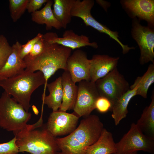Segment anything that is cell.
<instances>
[{
  "label": "cell",
  "instance_id": "8992f818",
  "mask_svg": "<svg viewBox=\"0 0 154 154\" xmlns=\"http://www.w3.org/2000/svg\"><path fill=\"white\" fill-rule=\"evenodd\" d=\"M94 3L93 0H75L71 11L72 16L80 18L86 26L91 27L100 33L108 35L120 45L123 54H126L131 50L134 49L133 47H129L122 43L118 38L117 32L111 31L94 18L91 12Z\"/></svg>",
  "mask_w": 154,
  "mask_h": 154
},
{
  "label": "cell",
  "instance_id": "4316f807",
  "mask_svg": "<svg viewBox=\"0 0 154 154\" xmlns=\"http://www.w3.org/2000/svg\"><path fill=\"white\" fill-rule=\"evenodd\" d=\"M15 136L6 143L0 144V154H17L19 149L16 143Z\"/></svg>",
  "mask_w": 154,
  "mask_h": 154
},
{
  "label": "cell",
  "instance_id": "2e32d148",
  "mask_svg": "<svg viewBox=\"0 0 154 154\" xmlns=\"http://www.w3.org/2000/svg\"><path fill=\"white\" fill-rule=\"evenodd\" d=\"M21 46L18 41L13 45L12 52L0 70V80L13 77L25 71L26 64L20 55Z\"/></svg>",
  "mask_w": 154,
  "mask_h": 154
},
{
  "label": "cell",
  "instance_id": "4dcf8cb0",
  "mask_svg": "<svg viewBox=\"0 0 154 154\" xmlns=\"http://www.w3.org/2000/svg\"><path fill=\"white\" fill-rule=\"evenodd\" d=\"M48 0H29L27 10L29 13H31L38 10Z\"/></svg>",
  "mask_w": 154,
  "mask_h": 154
},
{
  "label": "cell",
  "instance_id": "6da1fadb",
  "mask_svg": "<svg viewBox=\"0 0 154 154\" xmlns=\"http://www.w3.org/2000/svg\"><path fill=\"white\" fill-rule=\"evenodd\" d=\"M104 128L98 116L90 115L85 117L71 133L56 138L60 150L58 154H86V148L97 141Z\"/></svg>",
  "mask_w": 154,
  "mask_h": 154
},
{
  "label": "cell",
  "instance_id": "83f0119b",
  "mask_svg": "<svg viewBox=\"0 0 154 154\" xmlns=\"http://www.w3.org/2000/svg\"><path fill=\"white\" fill-rule=\"evenodd\" d=\"M44 47V40L42 37L36 43L31 52L24 58L25 62L33 60L40 54L43 52Z\"/></svg>",
  "mask_w": 154,
  "mask_h": 154
},
{
  "label": "cell",
  "instance_id": "5bb4252c",
  "mask_svg": "<svg viewBox=\"0 0 154 154\" xmlns=\"http://www.w3.org/2000/svg\"><path fill=\"white\" fill-rule=\"evenodd\" d=\"M67 71L76 83L85 80L90 81V59L84 51L77 49L71 54L67 62Z\"/></svg>",
  "mask_w": 154,
  "mask_h": 154
},
{
  "label": "cell",
  "instance_id": "1f68e13d",
  "mask_svg": "<svg viewBox=\"0 0 154 154\" xmlns=\"http://www.w3.org/2000/svg\"><path fill=\"white\" fill-rule=\"evenodd\" d=\"M112 154H138L137 151H135L131 153H120L118 152H116Z\"/></svg>",
  "mask_w": 154,
  "mask_h": 154
},
{
  "label": "cell",
  "instance_id": "4fadbf2b",
  "mask_svg": "<svg viewBox=\"0 0 154 154\" xmlns=\"http://www.w3.org/2000/svg\"><path fill=\"white\" fill-rule=\"evenodd\" d=\"M43 37L44 40L50 43H56L72 50L87 46L95 48L98 47L96 42H91L87 36L82 35H78L71 30L65 31L62 37H58L55 33L51 32L43 35Z\"/></svg>",
  "mask_w": 154,
  "mask_h": 154
},
{
  "label": "cell",
  "instance_id": "ba28073f",
  "mask_svg": "<svg viewBox=\"0 0 154 154\" xmlns=\"http://www.w3.org/2000/svg\"><path fill=\"white\" fill-rule=\"evenodd\" d=\"M95 83L100 96L108 99L112 105L129 89V83L117 68Z\"/></svg>",
  "mask_w": 154,
  "mask_h": 154
},
{
  "label": "cell",
  "instance_id": "d6986e66",
  "mask_svg": "<svg viewBox=\"0 0 154 154\" xmlns=\"http://www.w3.org/2000/svg\"><path fill=\"white\" fill-rule=\"evenodd\" d=\"M53 3V1L48 0L42 9L31 13L32 21L38 24H45L47 30L52 27L58 30L62 28L53 13L51 7Z\"/></svg>",
  "mask_w": 154,
  "mask_h": 154
},
{
  "label": "cell",
  "instance_id": "d4e9b609",
  "mask_svg": "<svg viewBox=\"0 0 154 154\" xmlns=\"http://www.w3.org/2000/svg\"><path fill=\"white\" fill-rule=\"evenodd\" d=\"M29 0H9L10 15L13 22L17 21L27 9Z\"/></svg>",
  "mask_w": 154,
  "mask_h": 154
},
{
  "label": "cell",
  "instance_id": "e0dca14e",
  "mask_svg": "<svg viewBox=\"0 0 154 154\" xmlns=\"http://www.w3.org/2000/svg\"><path fill=\"white\" fill-rule=\"evenodd\" d=\"M63 90V98L58 110L66 112L73 110L78 94V86L71 78L69 72L64 71L61 76Z\"/></svg>",
  "mask_w": 154,
  "mask_h": 154
},
{
  "label": "cell",
  "instance_id": "603a6c76",
  "mask_svg": "<svg viewBox=\"0 0 154 154\" xmlns=\"http://www.w3.org/2000/svg\"><path fill=\"white\" fill-rule=\"evenodd\" d=\"M75 0H54L53 14L62 28L66 29L71 21V11Z\"/></svg>",
  "mask_w": 154,
  "mask_h": 154
},
{
  "label": "cell",
  "instance_id": "7402d4cb",
  "mask_svg": "<svg viewBox=\"0 0 154 154\" xmlns=\"http://www.w3.org/2000/svg\"><path fill=\"white\" fill-rule=\"evenodd\" d=\"M151 97V102L143 110L141 117L136 123L142 132L154 139V93Z\"/></svg>",
  "mask_w": 154,
  "mask_h": 154
},
{
  "label": "cell",
  "instance_id": "44dd1931",
  "mask_svg": "<svg viewBox=\"0 0 154 154\" xmlns=\"http://www.w3.org/2000/svg\"><path fill=\"white\" fill-rule=\"evenodd\" d=\"M137 90L136 88L129 89L112 105L111 116L116 125L126 117L128 113V104L131 99L136 95Z\"/></svg>",
  "mask_w": 154,
  "mask_h": 154
},
{
  "label": "cell",
  "instance_id": "7c38bea8",
  "mask_svg": "<svg viewBox=\"0 0 154 154\" xmlns=\"http://www.w3.org/2000/svg\"><path fill=\"white\" fill-rule=\"evenodd\" d=\"M120 2L123 8L131 17L145 20L148 26L153 28V0H123Z\"/></svg>",
  "mask_w": 154,
  "mask_h": 154
},
{
  "label": "cell",
  "instance_id": "3957f363",
  "mask_svg": "<svg viewBox=\"0 0 154 154\" xmlns=\"http://www.w3.org/2000/svg\"><path fill=\"white\" fill-rule=\"evenodd\" d=\"M44 47L42 52L33 60L26 62L25 71L33 72H41L45 80L42 97L45 91L48 79L60 69L67 71V62L72 50L56 43H51L44 40Z\"/></svg>",
  "mask_w": 154,
  "mask_h": 154
},
{
  "label": "cell",
  "instance_id": "8fae6325",
  "mask_svg": "<svg viewBox=\"0 0 154 154\" xmlns=\"http://www.w3.org/2000/svg\"><path fill=\"white\" fill-rule=\"evenodd\" d=\"M79 117L73 113L58 111L52 112L46 124V127L55 137L68 135L77 127Z\"/></svg>",
  "mask_w": 154,
  "mask_h": 154
},
{
  "label": "cell",
  "instance_id": "ffe728a7",
  "mask_svg": "<svg viewBox=\"0 0 154 154\" xmlns=\"http://www.w3.org/2000/svg\"><path fill=\"white\" fill-rule=\"evenodd\" d=\"M46 87L49 94L42 98V104L47 105L52 110V112L57 111L61 105L63 98L61 77H58L50 83H47Z\"/></svg>",
  "mask_w": 154,
  "mask_h": 154
},
{
  "label": "cell",
  "instance_id": "f1b7e54d",
  "mask_svg": "<svg viewBox=\"0 0 154 154\" xmlns=\"http://www.w3.org/2000/svg\"><path fill=\"white\" fill-rule=\"evenodd\" d=\"M43 36V34L39 33L34 38L28 40L26 44L22 45L20 53V57L23 60L31 52L35 44Z\"/></svg>",
  "mask_w": 154,
  "mask_h": 154
},
{
  "label": "cell",
  "instance_id": "cb8c5ba5",
  "mask_svg": "<svg viewBox=\"0 0 154 154\" xmlns=\"http://www.w3.org/2000/svg\"><path fill=\"white\" fill-rule=\"evenodd\" d=\"M154 82V63L150 64L145 74L137 77L133 84L129 87V89L137 88L136 95L147 98V93L150 86Z\"/></svg>",
  "mask_w": 154,
  "mask_h": 154
},
{
  "label": "cell",
  "instance_id": "484cf974",
  "mask_svg": "<svg viewBox=\"0 0 154 154\" xmlns=\"http://www.w3.org/2000/svg\"><path fill=\"white\" fill-rule=\"evenodd\" d=\"M12 51V46L6 38L3 35H0V70L5 64Z\"/></svg>",
  "mask_w": 154,
  "mask_h": 154
},
{
  "label": "cell",
  "instance_id": "9a60e30c",
  "mask_svg": "<svg viewBox=\"0 0 154 154\" xmlns=\"http://www.w3.org/2000/svg\"><path fill=\"white\" fill-rule=\"evenodd\" d=\"M119 58L107 55H94L90 59V81L95 82L117 68Z\"/></svg>",
  "mask_w": 154,
  "mask_h": 154
},
{
  "label": "cell",
  "instance_id": "5b68a950",
  "mask_svg": "<svg viewBox=\"0 0 154 154\" xmlns=\"http://www.w3.org/2000/svg\"><path fill=\"white\" fill-rule=\"evenodd\" d=\"M31 113L4 92L0 97V127L14 135L24 127L31 119Z\"/></svg>",
  "mask_w": 154,
  "mask_h": 154
},
{
  "label": "cell",
  "instance_id": "30bf717a",
  "mask_svg": "<svg viewBox=\"0 0 154 154\" xmlns=\"http://www.w3.org/2000/svg\"><path fill=\"white\" fill-rule=\"evenodd\" d=\"M78 83L73 113L79 117H85L90 115L95 109L96 101L100 96L95 82L83 80Z\"/></svg>",
  "mask_w": 154,
  "mask_h": 154
},
{
  "label": "cell",
  "instance_id": "f546056e",
  "mask_svg": "<svg viewBox=\"0 0 154 154\" xmlns=\"http://www.w3.org/2000/svg\"><path fill=\"white\" fill-rule=\"evenodd\" d=\"M112 107V103L105 97L100 96L96 101L95 109L101 113H105L111 111Z\"/></svg>",
  "mask_w": 154,
  "mask_h": 154
},
{
  "label": "cell",
  "instance_id": "7a4b0ae2",
  "mask_svg": "<svg viewBox=\"0 0 154 154\" xmlns=\"http://www.w3.org/2000/svg\"><path fill=\"white\" fill-rule=\"evenodd\" d=\"M43 110L39 120L27 124L15 135L19 152L31 154H58L60 149L56 138L43 123Z\"/></svg>",
  "mask_w": 154,
  "mask_h": 154
},
{
  "label": "cell",
  "instance_id": "52a82bcc",
  "mask_svg": "<svg viewBox=\"0 0 154 154\" xmlns=\"http://www.w3.org/2000/svg\"><path fill=\"white\" fill-rule=\"evenodd\" d=\"M117 152L127 153L142 151L154 154V139L144 134L133 123L128 131L116 143Z\"/></svg>",
  "mask_w": 154,
  "mask_h": 154
},
{
  "label": "cell",
  "instance_id": "277c9868",
  "mask_svg": "<svg viewBox=\"0 0 154 154\" xmlns=\"http://www.w3.org/2000/svg\"><path fill=\"white\" fill-rule=\"evenodd\" d=\"M45 84V80L40 71H25L13 77L0 80V87L20 104L27 112L31 106V96L37 89Z\"/></svg>",
  "mask_w": 154,
  "mask_h": 154
},
{
  "label": "cell",
  "instance_id": "9c48e42d",
  "mask_svg": "<svg viewBox=\"0 0 154 154\" xmlns=\"http://www.w3.org/2000/svg\"><path fill=\"white\" fill-rule=\"evenodd\" d=\"M140 20H132L131 34L140 51V63L143 65L149 62L154 63V30L153 28L141 25Z\"/></svg>",
  "mask_w": 154,
  "mask_h": 154
},
{
  "label": "cell",
  "instance_id": "ac0fdd59",
  "mask_svg": "<svg viewBox=\"0 0 154 154\" xmlns=\"http://www.w3.org/2000/svg\"><path fill=\"white\" fill-rule=\"evenodd\" d=\"M116 152L113 135L104 128L97 141L86 150V154H112Z\"/></svg>",
  "mask_w": 154,
  "mask_h": 154
}]
</instances>
